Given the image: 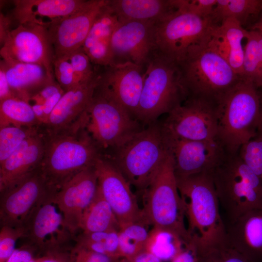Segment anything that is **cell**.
Returning a JSON list of instances; mask_svg holds the SVG:
<instances>
[{"label":"cell","mask_w":262,"mask_h":262,"mask_svg":"<svg viewBox=\"0 0 262 262\" xmlns=\"http://www.w3.org/2000/svg\"><path fill=\"white\" fill-rule=\"evenodd\" d=\"M8 82L16 98L29 103L42 89L56 81L42 66L2 59Z\"/></svg>","instance_id":"cell-24"},{"label":"cell","mask_w":262,"mask_h":262,"mask_svg":"<svg viewBox=\"0 0 262 262\" xmlns=\"http://www.w3.org/2000/svg\"><path fill=\"white\" fill-rule=\"evenodd\" d=\"M108 1L88 0L81 9L47 29L55 58L69 55L82 48L95 20Z\"/></svg>","instance_id":"cell-20"},{"label":"cell","mask_w":262,"mask_h":262,"mask_svg":"<svg viewBox=\"0 0 262 262\" xmlns=\"http://www.w3.org/2000/svg\"><path fill=\"white\" fill-rule=\"evenodd\" d=\"M119 229V223L111 207L98 186L94 197L82 213L80 230L89 233Z\"/></svg>","instance_id":"cell-28"},{"label":"cell","mask_w":262,"mask_h":262,"mask_svg":"<svg viewBox=\"0 0 262 262\" xmlns=\"http://www.w3.org/2000/svg\"><path fill=\"white\" fill-rule=\"evenodd\" d=\"M56 191L48 184L38 167L19 182L0 193L2 226L22 227L33 209Z\"/></svg>","instance_id":"cell-12"},{"label":"cell","mask_w":262,"mask_h":262,"mask_svg":"<svg viewBox=\"0 0 262 262\" xmlns=\"http://www.w3.org/2000/svg\"><path fill=\"white\" fill-rule=\"evenodd\" d=\"M212 176L219 204L230 223L250 211L262 208V182L238 151L226 150Z\"/></svg>","instance_id":"cell-5"},{"label":"cell","mask_w":262,"mask_h":262,"mask_svg":"<svg viewBox=\"0 0 262 262\" xmlns=\"http://www.w3.org/2000/svg\"><path fill=\"white\" fill-rule=\"evenodd\" d=\"M184 245L183 241L173 232L152 227L149 231L145 251L162 261H171Z\"/></svg>","instance_id":"cell-32"},{"label":"cell","mask_w":262,"mask_h":262,"mask_svg":"<svg viewBox=\"0 0 262 262\" xmlns=\"http://www.w3.org/2000/svg\"><path fill=\"white\" fill-rule=\"evenodd\" d=\"M2 59L38 64L54 77L55 55L47 28L33 23L17 24L1 47Z\"/></svg>","instance_id":"cell-13"},{"label":"cell","mask_w":262,"mask_h":262,"mask_svg":"<svg viewBox=\"0 0 262 262\" xmlns=\"http://www.w3.org/2000/svg\"><path fill=\"white\" fill-rule=\"evenodd\" d=\"M112 150L111 154L104 156L141 195L169 153L161 125L157 121Z\"/></svg>","instance_id":"cell-4"},{"label":"cell","mask_w":262,"mask_h":262,"mask_svg":"<svg viewBox=\"0 0 262 262\" xmlns=\"http://www.w3.org/2000/svg\"><path fill=\"white\" fill-rule=\"evenodd\" d=\"M195 248L199 262H251L228 242Z\"/></svg>","instance_id":"cell-37"},{"label":"cell","mask_w":262,"mask_h":262,"mask_svg":"<svg viewBox=\"0 0 262 262\" xmlns=\"http://www.w3.org/2000/svg\"><path fill=\"white\" fill-rule=\"evenodd\" d=\"M85 129L100 149H112L140 131L139 121L95 91L87 109Z\"/></svg>","instance_id":"cell-9"},{"label":"cell","mask_w":262,"mask_h":262,"mask_svg":"<svg viewBox=\"0 0 262 262\" xmlns=\"http://www.w3.org/2000/svg\"><path fill=\"white\" fill-rule=\"evenodd\" d=\"M212 35L190 47L177 62L186 99L202 100L218 105L242 78L218 51Z\"/></svg>","instance_id":"cell-1"},{"label":"cell","mask_w":262,"mask_h":262,"mask_svg":"<svg viewBox=\"0 0 262 262\" xmlns=\"http://www.w3.org/2000/svg\"><path fill=\"white\" fill-rule=\"evenodd\" d=\"M248 30H256L262 34V11L255 22Z\"/></svg>","instance_id":"cell-50"},{"label":"cell","mask_w":262,"mask_h":262,"mask_svg":"<svg viewBox=\"0 0 262 262\" xmlns=\"http://www.w3.org/2000/svg\"><path fill=\"white\" fill-rule=\"evenodd\" d=\"M118 262V261H117Z\"/></svg>","instance_id":"cell-52"},{"label":"cell","mask_w":262,"mask_h":262,"mask_svg":"<svg viewBox=\"0 0 262 262\" xmlns=\"http://www.w3.org/2000/svg\"><path fill=\"white\" fill-rule=\"evenodd\" d=\"M98 186L94 165L72 177L52 197L63 214L66 226L75 239L80 229L82 213L94 197Z\"/></svg>","instance_id":"cell-19"},{"label":"cell","mask_w":262,"mask_h":262,"mask_svg":"<svg viewBox=\"0 0 262 262\" xmlns=\"http://www.w3.org/2000/svg\"><path fill=\"white\" fill-rule=\"evenodd\" d=\"M108 3L95 20L82 45L84 51L99 45H111L112 35L119 23L117 16Z\"/></svg>","instance_id":"cell-34"},{"label":"cell","mask_w":262,"mask_h":262,"mask_svg":"<svg viewBox=\"0 0 262 262\" xmlns=\"http://www.w3.org/2000/svg\"><path fill=\"white\" fill-rule=\"evenodd\" d=\"M187 220V230L196 247L228 242L212 172L176 177Z\"/></svg>","instance_id":"cell-2"},{"label":"cell","mask_w":262,"mask_h":262,"mask_svg":"<svg viewBox=\"0 0 262 262\" xmlns=\"http://www.w3.org/2000/svg\"><path fill=\"white\" fill-rule=\"evenodd\" d=\"M25 231L23 227L1 226L0 231V262H5L16 249L17 241L24 238Z\"/></svg>","instance_id":"cell-41"},{"label":"cell","mask_w":262,"mask_h":262,"mask_svg":"<svg viewBox=\"0 0 262 262\" xmlns=\"http://www.w3.org/2000/svg\"><path fill=\"white\" fill-rule=\"evenodd\" d=\"M260 111V91L242 78L218 106L217 140L225 149L238 151L257 135Z\"/></svg>","instance_id":"cell-6"},{"label":"cell","mask_w":262,"mask_h":262,"mask_svg":"<svg viewBox=\"0 0 262 262\" xmlns=\"http://www.w3.org/2000/svg\"><path fill=\"white\" fill-rule=\"evenodd\" d=\"M218 106L202 100L186 99L161 124L164 135L190 140H217Z\"/></svg>","instance_id":"cell-11"},{"label":"cell","mask_w":262,"mask_h":262,"mask_svg":"<svg viewBox=\"0 0 262 262\" xmlns=\"http://www.w3.org/2000/svg\"><path fill=\"white\" fill-rule=\"evenodd\" d=\"M99 71L91 80L66 91L59 100L47 123L43 126L48 132H57L80 126H86L87 109L98 84Z\"/></svg>","instance_id":"cell-21"},{"label":"cell","mask_w":262,"mask_h":262,"mask_svg":"<svg viewBox=\"0 0 262 262\" xmlns=\"http://www.w3.org/2000/svg\"><path fill=\"white\" fill-rule=\"evenodd\" d=\"M94 168L98 187L111 207L120 229L134 223L145 224L131 184L112 162L101 154L96 160Z\"/></svg>","instance_id":"cell-14"},{"label":"cell","mask_w":262,"mask_h":262,"mask_svg":"<svg viewBox=\"0 0 262 262\" xmlns=\"http://www.w3.org/2000/svg\"><path fill=\"white\" fill-rule=\"evenodd\" d=\"M53 72L56 81L65 92L79 84L68 55L54 59Z\"/></svg>","instance_id":"cell-40"},{"label":"cell","mask_w":262,"mask_h":262,"mask_svg":"<svg viewBox=\"0 0 262 262\" xmlns=\"http://www.w3.org/2000/svg\"><path fill=\"white\" fill-rule=\"evenodd\" d=\"M9 125L26 127L42 126L30 103L16 98L0 101V128Z\"/></svg>","instance_id":"cell-31"},{"label":"cell","mask_w":262,"mask_h":262,"mask_svg":"<svg viewBox=\"0 0 262 262\" xmlns=\"http://www.w3.org/2000/svg\"><path fill=\"white\" fill-rule=\"evenodd\" d=\"M244 47L243 78L252 82L262 90V34L254 30H247Z\"/></svg>","instance_id":"cell-30"},{"label":"cell","mask_w":262,"mask_h":262,"mask_svg":"<svg viewBox=\"0 0 262 262\" xmlns=\"http://www.w3.org/2000/svg\"><path fill=\"white\" fill-rule=\"evenodd\" d=\"M39 256L38 251L25 243L15 251L5 262H29Z\"/></svg>","instance_id":"cell-45"},{"label":"cell","mask_w":262,"mask_h":262,"mask_svg":"<svg viewBox=\"0 0 262 262\" xmlns=\"http://www.w3.org/2000/svg\"><path fill=\"white\" fill-rule=\"evenodd\" d=\"M229 244L251 262H262V208L250 211L227 228Z\"/></svg>","instance_id":"cell-25"},{"label":"cell","mask_w":262,"mask_h":262,"mask_svg":"<svg viewBox=\"0 0 262 262\" xmlns=\"http://www.w3.org/2000/svg\"><path fill=\"white\" fill-rule=\"evenodd\" d=\"M42 130L44 152L38 168L56 192L74 175L93 166L102 154L85 127L57 132Z\"/></svg>","instance_id":"cell-3"},{"label":"cell","mask_w":262,"mask_h":262,"mask_svg":"<svg viewBox=\"0 0 262 262\" xmlns=\"http://www.w3.org/2000/svg\"><path fill=\"white\" fill-rule=\"evenodd\" d=\"M259 91L260 95V111L257 135L262 137V90Z\"/></svg>","instance_id":"cell-49"},{"label":"cell","mask_w":262,"mask_h":262,"mask_svg":"<svg viewBox=\"0 0 262 262\" xmlns=\"http://www.w3.org/2000/svg\"><path fill=\"white\" fill-rule=\"evenodd\" d=\"M75 244L91 251L115 260L121 259L119 252L118 231L82 232L75 237Z\"/></svg>","instance_id":"cell-35"},{"label":"cell","mask_w":262,"mask_h":262,"mask_svg":"<svg viewBox=\"0 0 262 262\" xmlns=\"http://www.w3.org/2000/svg\"><path fill=\"white\" fill-rule=\"evenodd\" d=\"M143 219L147 226L173 232L184 243L191 238L178 190L173 160L169 153L147 188L142 194Z\"/></svg>","instance_id":"cell-8"},{"label":"cell","mask_w":262,"mask_h":262,"mask_svg":"<svg viewBox=\"0 0 262 262\" xmlns=\"http://www.w3.org/2000/svg\"><path fill=\"white\" fill-rule=\"evenodd\" d=\"M68 56L79 84L92 79L96 75L98 69L94 67V65L82 48Z\"/></svg>","instance_id":"cell-39"},{"label":"cell","mask_w":262,"mask_h":262,"mask_svg":"<svg viewBox=\"0 0 262 262\" xmlns=\"http://www.w3.org/2000/svg\"><path fill=\"white\" fill-rule=\"evenodd\" d=\"M262 11V0H217L211 17L217 25L226 19L234 18L246 29Z\"/></svg>","instance_id":"cell-29"},{"label":"cell","mask_w":262,"mask_h":262,"mask_svg":"<svg viewBox=\"0 0 262 262\" xmlns=\"http://www.w3.org/2000/svg\"><path fill=\"white\" fill-rule=\"evenodd\" d=\"M99 71L96 91L136 119L144 81V67L131 62L114 64Z\"/></svg>","instance_id":"cell-15"},{"label":"cell","mask_w":262,"mask_h":262,"mask_svg":"<svg viewBox=\"0 0 262 262\" xmlns=\"http://www.w3.org/2000/svg\"><path fill=\"white\" fill-rule=\"evenodd\" d=\"M29 262H38V257Z\"/></svg>","instance_id":"cell-51"},{"label":"cell","mask_w":262,"mask_h":262,"mask_svg":"<svg viewBox=\"0 0 262 262\" xmlns=\"http://www.w3.org/2000/svg\"><path fill=\"white\" fill-rule=\"evenodd\" d=\"M247 30L235 19L229 18L216 26L212 40L218 51L226 59L236 74L243 78L244 47Z\"/></svg>","instance_id":"cell-27"},{"label":"cell","mask_w":262,"mask_h":262,"mask_svg":"<svg viewBox=\"0 0 262 262\" xmlns=\"http://www.w3.org/2000/svg\"><path fill=\"white\" fill-rule=\"evenodd\" d=\"M14 19L11 15L5 16L0 14V43L1 47L3 45L7 35L13 29L12 26Z\"/></svg>","instance_id":"cell-47"},{"label":"cell","mask_w":262,"mask_h":262,"mask_svg":"<svg viewBox=\"0 0 262 262\" xmlns=\"http://www.w3.org/2000/svg\"><path fill=\"white\" fill-rule=\"evenodd\" d=\"M16 98L8 82L4 69L0 66V101Z\"/></svg>","instance_id":"cell-48"},{"label":"cell","mask_w":262,"mask_h":262,"mask_svg":"<svg viewBox=\"0 0 262 262\" xmlns=\"http://www.w3.org/2000/svg\"><path fill=\"white\" fill-rule=\"evenodd\" d=\"M178 10L198 16L211 17L217 0H176Z\"/></svg>","instance_id":"cell-42"},{"label":"cell","mask_w":262,"mask_h":262,"mask_svg":"<svg viewBox=\"0 0 262 262\" xmlns=\"http://www.w3.org/2000/svg\"><path fill=\"white\" fill-rule=\"evenodd\" d=\"M216 26L212 17L178 10L155 24L157 50L177 62L190 47L208 38Z\"/></svg>","instance_id":"cell-10"},{"label":"cell","mask_w":262,"mask_h":262,"mask_svg":"<svg viewBox=\"0 0 262 262\" xmlns=\"http://www.w3.org/2000/svg\"><path fill=\"white\" fill-rule=\"evenodd\" d=\"M155 24L151 22H119L111 41L114 64L131 62L147 66L157 50Z\"/></svg>","instance_id":"cell-18"},{"label":"cell","mask_w":262,"mask_h":262,"mask_svg":"<svg viewBox=\"0 0 262 262\" xmlns=\"http://www.w3.org/2000/svg\"><path fill=\"white\" fill-rule=\"evenodd\" d=\"M44 152L43 130L29 137L0 164V193L13 186L40 165Z\"/></svg>","instance_id":"cell-23"},{"label":"cell","mask_w":262,"mask_h":262,"mask_svg":"<svg viewBox=\"0 0 262 262\" xmlns=\"http://www.w3.org/2000/svg\"><path fill=\"white\" fill-rule=\"evenodd\" d=\"M164 136L176 177L212 172L226 151L217 139L196 141Z\"/></svg>","instance_id":"cell-17"},{"label":"cell","mask_w":262,"mask_h":262,"mask_svg":"<svg viewBox=\"0 0 262 262\" xmlns=\"http://www.w3.org/2000/svg\"><path fill=\"white\" fill-rule=\"evenodd\" d=\"M67 246L47 250L38 257V262H70V250Z\"/></svg>","instance_id":"cell-44"},{"label":"cell","mask_w":262,"mask_h":262,"mask_svg":"<svg viewBox=\"0 0 262 262\" xmlns=\"http://www.w3.org/2000/svg\"><path fill=\"white\" fill-rule=\"evenodd\" d=\"M109 5L119 22L156 23L178 10L176 0H109Z\"/></svg>","instance_id":"cell-26"},{"label":"cell","mask_w":262,"mask_h":262,"mask_svg":"<svg viewBox=\"0 0 262 262\" xmlns=\"http://www.w3.org/2000/svg\"><path fill=\"white\" fill-rule=\"evenodd\" d=\"M238 153L262 182V137L256 135L240 147Z\"/></svg>","instance_id":"cell-38"},{"label":"cell","mask_w":262,"mask_h":262,"mask_svg":"<svg viewBox=\"0 0 262 262\" xmlns=\"http://www.w3.org/2000/svg\"><path fill=\"white\" fill-rule=\"evenodd\" d=\"M42 126L26 127L9 125L0 128V164L29 137L41 130Z\"/></svg>","instance_id":"cell-36"},{"label":"cell","mask_w":262,"mask_h":262,"mask_svg":"<svg viewBox=\"0 0 262 262\" xmlns=\"http://www.w3.org/2000/svg\"><path fill=\"white\" fill-rule=\"evenodd\" d=\"M70 262H117L105 255L91 251L76 244L70 250Z\"/></svg>","instance_id":"cell-43"},{"label":"cell","mask_w":262,"mask_h":262,"mask_svg":"<svg viewBox=\"0 0 262 262\" xmlns=\"http://www.w3.org/2000/svg\"><path fill=\"white\" fill-rule=\"evenodd\" d=\"M47 198L39 204L23 225L26 243L34 247L40 255L52 249L69 246L75 238L66 226L62 213L53 202Z\"/></svg>","instance_id":"cell-16"},{"label":"cell","mask_w":262,"mask_h":262,"mask_svg":"<svg viewBox=\"0 0 262 262\" xmlns=\"http://www.w3.org/2000/svg\"><path fill=\"white\" fill-rule=\"evenodd\" d=\"M147 225L142 222L131 224L118 231L120 258L131 259L145 251L149 232Z\"/></svg>","instance_id":"cell-33"},{"label":"cell","mask_w":262,"mask_h":262,"mask_svg":"<svg viewBox=\"0 0 262 262\" xmlns=\"http://www.w3.org/2000/svg\"><path fill=\"white\" fill-rule=\"evenodd\" d=\"M171 262H199L195 248L191 241L180 250Z\"/></svg>","instance_id":"cell-46"},{"label":"cell","mask_w":262,"mask_h":262,"mask_svg":"<svg viewBox=\"0 0 262 262\" xmlns=\"http://www.w3.org/2000/svg\"><path fill=\"white\" fill-rule=\"evenodd\" d=\"M88 0H16L11 15L17 24L33 23L48 28L54 23L78 11Z\"/></svg>","instance_id":"cell-22"},{"label":"cell","mask_w":262,"mask_h":262,"mask_svg":"<svg viewBox=\"0 0 262 262\" xmlns=\"http://www.w3.org/2000/svg\"><path fill=\"white\" fill-rule=\"evenodd\" d=\"M146 68L136 119L149 125L181 104L186 96L176 61L157 50Z\"/></svg>","instance_id":"cell-7"}]
</instances>
